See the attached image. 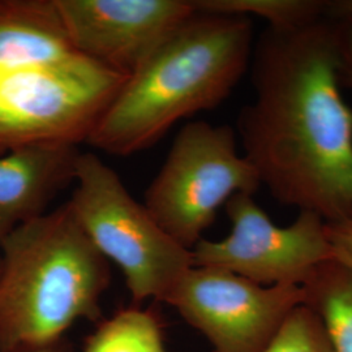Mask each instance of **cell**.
Wrapping results in <instances>:
<instances>
[{"mask_svg": "<svg viewBox=\"0 0 352 352\" xmlns=\"http://www.w3.org/2000/svg\"><path fill=\"white\" fill-rule=\"evenodd\" d=\"M338 20L343 55V81L352 89V19Z\"/></svg>", "mask_w": 352, "mask_h": 352, "instance_id": "e0dca14e", "label": "cell"}, {"mask_svg": "<svg viewBox=\"0 0 352 352\" xmlns=\"http://www.w3.org/2000/svg\"><path fill=\"white\" fill-rule=\"evenodd\" d=\"M75 52L56 0H0V67Z\"/></svg>", "mask_w": 352, "mask_h": 352, "instance_id": "8fae6325", "label": "cell"}, {"mask_svg": "<svg viewBox=\"0 0 352 352\" xmlns=\"http://www.w3.org/2000/svg\"><path fill=\"white\" fill-rule=\"evenodd\" d=\"M254 100L238 118L244 157L282 205L352 215V109L342 93L340 20L267 28L253 46Z\"/></svg>", "mask_w": 352, "mask_h": 352, "instance_id": "6da1fadb", "label": "cell"}, {"mask_svg": "<svg viewBox=\"0 0 352 352\" xmlns=\"http://www.w3.org/2000/svg\"><path fill=\"white\" fill-rule=\"evenodd\" d=\"M1 265H3V258H1V252H0V274H1Z\"/></svg>", "mask_w": 352, "mask_h": 352, "instance_id": "ffe728a7", "label": "cell"}, {"mask_svg": "<svg viewBox=\"0 0 352 352\" xmlns=\"http://www.w3.org/2000/svg\"><path fill=\"white\" fill-rule=\"evenodd\" d=\"M85 352H164L157 317L139 308L120 311L102 324Z\"/></svg>", "mask_w": 352, "mask_h": 352, "instance_id": "4fadbf2b", "label": "cell"}, {"mask_svg": "<svg viewBox=\"0 0 352 352\" xmlns=\"http://www.w3.org/2000/svg\"><path fill=\"white\" fill-rule=\"evenodd\" d=\"M0 252V352L50 346L76 320L98 318L110 269L68 202L17 227Z\"/></svg>", "mask_w": 352, "mask_h": 352, "instance_id": "3957f363", "label": "cell"}, {"mask_svg": "<svg viewBox=\"0 0 352 352\" xmlns=\"http://www.w3.org/2000/svg\"><path fill=\"white\" fill-rule=\"evenodd\" d=\"M215 352H264L304 304L298 285L263 286L217 267L192 266L166 302Z\"/></svg>", "mask_w": 352, "mask_h": 352, "instance_id": "ba28073f", "label": "cell"}, {"mask_svg": "<svg viewBox=\"0 0 352 352\" xmlns=\"http://www.w3.org/2000/svg\"><path fill=\"white\" fill-rule=\"evenodd\" d=\"M75 183L68 204L76 219L102 256L122 269L133 302H166L193 266L192 251L157 223L96 154H80Z\"/></svg>", "mask_w": 352, "mask_h": 352, "instance_id": "5b68a950", "label": "cell"}, {"mask_svg": "<svg viewBox=\"0 0 352 352\" xmlns=\"http://www.w3.org/2000/svg\"><path fill=\"white\" fill-rule=\"evenodd\" d=\"M199 11L230 13L267 21L272 29H295L327 14V1L320 0H196Z\"/></svg>", "mask_w": 352, "mask_h": 352, "instance_id": "5bb4252c", "label": "cell"}, {"mask_svg": "<svg viewBox=\"0 0 352 352\" xmlns=\"http://www.w3.org/2000/svg\"><path fill=\"white\" fill-rule=\"evenodd\" d=\"M231 231L225 239L202 238L192 248L193 266L217 267L263 286L298 285L320 265L334 260L327 222L300 212L289 226H278L248 193L225 205Z\"/></svg>", "mask_w": 352, "mask_h": 352, "instance_id": "52a82bcc", "label": "cell"}, {"mask_svg": "<svg viewBox=\"0 0 352 352\" xmlns=\"http://www.w3.org/2000/svg\"><path fill=\"white\" fill-rule=\"evenodd\" d=\"M327 14L334 19H352V0L327 1Z\"/></svg>", "mask_w": 352, "mask_h": 352, "instance_id": "ac0fdd59", "label": "cell"}, {"mask_svg": "<svg viewBox=\"0 0 352 352\" xmlns=\"http://www.w3.org/2000/svg\"><path fill=\"white\" fill-rule=\"evenodd\" d=\"M264 352H336L325 324L307 304L296 307Z\"/></svg>", "mask_w": 352, "mask_h": 352, "instance_id": "9a60e30c", "label": "cell"}, {"mask_svg": "<svg viewBox=\"0 0 352 352\" xmlns=\"http://www.w3.org/2000/svg\"><path fill=\"white\" fill-rule=\"evenodd\" d=\"M20 352H67L64 350L63 347L56 342L50 346L46 347H41V349H33V350H25V351Z\"/></svg>", "mask_w": 352, "mask_h": 352, "instance_id": "d6986e66", "label": "cell"}, {"mask_svg": "<svg viewBox=\"0 0 352 352\" xmlns=\"http://www.w3.org/2000/svg\"><path fill=\"white\" fill-rule=\"evenodd\" d=\"M77 52L131 77L195 12L184 0H56Z\"/></svg>", "mask_w": 352, "mask_h": 352, "instance_id": "9c48e42d", "label": "cell"}, {"mask_svg": "<svg viewBox=\"0 0 352 352\" xmlns=\"http://www.w3.org/2000/svg\"><path fill=\"white\" fill-rule=\"evenodd\" d=\"M252 52L250 17L196 10L126 80L87 142L113 155L151 148L179 120L225 101Z\"/></svg>", "mask_w": 352, "mask_h": 352, "instance_id": "7a4b0ae2", "label": "cell"}, {"mask_svg": "<svg viewBox=\"0 0 352 352\" xmlns=\"http://www.w3.org/2000/svg\"><path fill=\"white\" fill-rule=\"evenodd\" d=\"M260 187L231 126L189 122L176 135L144 205L171 238L192 251L232 196H253Z\"/></svg>", "mask_w": 352, "mask_h": 352, "instance_id": "8992f818", "label": "cell"}, {"mask_svg": "<svg viewBox=\"0 0 352 352\" xmlns=\"http://www.w3.org/2000/svg\"><path fill=\"white\" fill-rule=\"evenodd\" d=\"M327 230L334 260L352 269V215L337 222H327Z\"/></svg>", "mask_w": 352, "mask_h": 352, "instance_id": "2e32d148", "label": "cell"}, {"mask_svg": "<svg viewBox=\"0 0 352 352\" xmlns=\"http://www.w3.org/2000/svg\"><path fill=\"white\" fill-rule=\"evenodd\" d=\"M81 151L75 145H26L0 154V243L46 213L56 195L75 183Z\"/></svg>", "mask_w": 352, "mask_h": 352, "instance_id": "30bf717a", "label": "cell"}, {"mask_svg": "<svg viewBox=\"0 0 352 352\" xmlns=\"http://www.w3.org/2000/svg\"><path fill=\"white\" fill-rule=\"evenodd\" d=\"M128 78L78 52L0 67V154L87 142Z\"/></svg>", "mask_w": 352, "mask_h": 352, "instance_id": "277c9868", "label": "cell"}, {"mask_svg": "<svg viewBox=\"0 0 352 352\" xmlns=\"http://www.w3.org/2000/svg\"><path fill=\"white\" fill-rule=\"evenodd\" d=\"M304 304L325 324L336 352H352V269L330 260L302 285Z\"/></svg>", "mask_w": 352, "mask_h": 352, "instance_id": "7c38bea8", "label": "cell"}]
</instances>
